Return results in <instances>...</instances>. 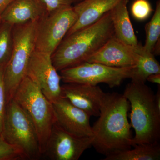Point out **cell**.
<instances>
[{"label": "cell", "instance_id": "obj_1", "mask_svg": "<svg viewBox=\"0 0 160 160\" xmlns=\"http://www.w3.org/2000/svg\"><path fill=\"white\" fill-rule=\"evenodd\" d=\"M130 106L123 94L105 93L98 119L92 126V146L105 156L133 147L131 126L128 121Z\"/></svg>", "mask_w": 160, "mask_h": 160}, {"label": "cell", "instance_id": "obj_2", "mask_svg": "<svg viewBox=\"0 0 160 160\" xmlns=\"http://www.w3.org/2000/svg\"><path fill=\"white\" fill-rule=\"evenodd\" d=\"M114 35L110 11L96 22L65 37L51 55L52 64L60 71L86 62Z\"/></svg>", "mask_w": 160, "mask_h": 160}, {"label": "cell", "instance_id": "obj_3", "mask_svg": "<svg viewBox=\"0 0 160 160\" xmlns=\"http://www.w3.org/2000/svg\"><path fill=\"white\" fill-rule=\"evenodd\" d=\"M123 95L131 108L130 124L135 133L133 147L137 144L160 143V109L152 89L145 83L131 81Z\"/></svg>", "mask_w": 160, "mask_h": 160}, {"label": "cell", "instance_id": "obj_4", "mask_svg": "<svg viewBox=\"0 0 160 160\" xmlns=\"http://www.w3.org/2000/svg\"><path fill=\"white\" fill-rule=\"evenodd\" d=\"M12 99L28 115L33 123L43 155L55 123L52 102L43 94L38 86L26 76L18 86Z\"/></svg>", "mask_w": 160, "mask_h": 160}, {"label": "cell", "instance_id": "obj_5", "mask_svg": "<svg viewBox=\"0 0 160 160\" xmlns=\"http://www.w3.org/2000/svg\"><path fill=\"white\" fill-rule=\"evenodd\" d=\"M1 136L7 142L20 149L26 159L37 160L42 156L33 123L13 99L6 103Z\"/></svg>", "mask_w": 160, "mask_h": 160}, {"label": "cell", "instance_id": "obj_6", "mask_svg": "<svg viewBox=\"0 0 160 160\" xmlns=\"http://www.w3.org/2000/svg\"><path fill=\"white\" fill-rule=\"evenodd\" d=\"M37 22L13 26L12 52L4 69L6 103L12 99L18 86L26 77L28 63L35 49Z\"/></svg>", "mask_w": 160, "mask_h": 160}, {"label": "cell", "instance_id": "obj_7", "mask_svg": "<svg viewBox=\"0 0 160 160\" xmlns=\"http://www.w3.org/2000/svg\"><path fill=\"white\" fill-rule=\"evenodd\" d=\"M77 18L72 6L48 13L37 23L35 49L52 55Z\"/></svg>", "mask_w": 160, "mask_h": 160}, {"label": "cell", "instance_id": "obj_8", "mask_svg": "<svg viewBox=\"0 0 160 160\" xmlns=\"http://www.w3.org/2000/svg\"><path fill=\"white\" fill-rule=\"evenodd\" d=\"M135 67L116 68L86 62L61 70L60 75L61 80L65 83H82L93 86L104 83L112 88L120 86L124 80L131 78Z\"/></svg>", "mask_w": 160, "mask_h": 160}, {"label": "cell", "instance_id": "obj_9", "mask_svg": "<svg viewBox=\"0 0 160 160\" xmlns=\"http://www.w3.org/2000/svg\"><path fill=\"white\" fill-rule=\"evenodd\" d=\"M55 68L51 55L34 49L27 66L26 76L38 86L51 102L62 96L61 78Z\"/></svg>", "mask_w": 160, "mask_h": 160}, {"label": "cell", "instance_id": "obj_10", "mask_svg": "<svg viewBox=\"0 0 160 160\" xmlns=\"http://www.w3.org/2000/svg\"><path fill=\"white\" fill-rule=\"evenodd\" d=\"M93 138L76 136L55 123L43 155L52 160H78L91 147Z\"/></svg>", "mask_w": 160, "mask_h": 160}, {"label": "cell", "instance_id": "obj_11", "mask_svg": "<svg viewBox=\"0 0 160 160\" xmlns=\"http://www.w3.org/2000/svg\"><path fill=\"white\" fill-rule=\"evenodd\" d=\"M55 123L60 127L79 137L93 136L90 116L61 96L52 102Z\"/></svg>", "mask_w": 160, "mask_h": 160}, {"label": "cell", "instance_id": "obj_12", "mask_svg": "<svg viewBox=\"0 0 160 160\" xmlns=\"http://www.w3.org/2000/svg\"><path fill=\"white\" fill-rule=\"evenodd\" d=\"M138 46L126 45L114 35L86 62L116 68L134 67L137 65L139 57Z\"/></svg>", "mask_w": 160, "mask_h": 160}, {"label": "cell", "instance_id": "obj_13", "mask_svg": "<svg viewBox=\"0 0 160 160\" xmlns=\"http://www.w3.org/2000/svg\"><path fill=\"white\" fill-rule=\"evenodd\" d=\"M62 96L90 116L99 117L106 92L100 86L82 83H65L61 86Z\"/></svg>", "mask_w": 160, "mask_h": 160}, {"label": "cell", "instance_id": "obj_14", "mask_svg": "<svg viewBox=\"0 0 160 160\" xmlns=\"http://www.w3.org/2000/svg\"><path fill=\"white\" fill-rule=\"evenodd\" d=\"M48 13L42 0H14L1 15L0 19L14 26L38 22Z\"/></svg>", "mask_w": 160, "mask_h": 160}, {"label": "cell", "instance_id": "obj_15", "mask_svg": "<svg viewBox=\"0 0 160 160\" xmlns=\"http://www.w3.org/2000/svg\"><path fill=\"white\" fill-rule=\"evenodd\" d=\"M122 0H82L73 6L78 18L66 36L96 22Z\"/></svg>", "mask_w": 160, "mask_h": 160}, {"label": "cell", "instance_id": "obj_16", "mask_svg": "<svg viewBox=\"0 0 160 160\" xmlns=\"http://www.w3.org/2000/svg\"><path fill=\"white\" fill-rule=\"evenodd\" d=\"M129 0H122L110 11L114 36L123 43L133 47L138 45L127 9Z\"/></svg>", "mask_w": 160, "mask_h": 160}, {"label": "cell", "instance_id": "obj_17", "mask_svg": "<svg viewBox=\"0 0 160 160\" xmlns=\"http://www.w3.org/2000/svg\"><path fill=\"white\" fill-rule=\"evenodd\" d=\"M160 144H140L127 149L106 156L104 160H158Z\"/></svg>", "mask_w": 160, "mask_h": 160}, {"label": "cell", "instance_id": "obj_18", "mask_svg": "<svg viewBox=\"0 0 160 160\" xmlns=\"http://www.w3.org/2000/svg\"><path fill=\"white\" fill-rule=\"evenodd\" d=\"M138 52L139 55L138 62L135 67L131 81L145 83L150 75L160 73V65L154 55L146 51L140 43L138 47Z\"/></svg>", "mask_w": 160, "mask_h": 160}, {"label": "cell", "instance_id": "obj_19", "mask_svg": "<svg viewBox=\"0 0 160 160\" xmlns=\"http://www.w3.org/2000/svg\"><path fill=\"white\" fill-rule=\"evenodd\" d=\"M13 26L8 23H0V68H5L9 62L13 48Z\"/></svg>", "mask_w": 160, "mask_h": 160}, {"label": "cell", "instance_id": "obj_20", "mask_svg": "<svg viewBox=\"0 0 160 160\" xmlns=\"http://www.w3.org/2000/svg\"><path fill=\"white\" fill-rule=\"evenodd\" d=\"M146 40L143 48L152 53L156 43L160 38V2H156L154 14L151 20L145 26Z\"/></svg>", "mask_w": 160, "mask_h": 160}, {"label": "cell", "instance_id": "obj_21", "mask_svg": "<svg viewBox=\"0 0 160 160\" xmlns=\"http://www.w3.org/2000/svg\"><path fill=\"white\" fill-rule=\"evenodd\" d=\"M26 159L20 149L7 142L0 135V160Z\"/></svg>", "mask_w": 160, "mask_h": 160}, {"label": "cell", "instance_id": "obj_22", "mask_svg": "<svg viewBox=\"0 0 160 160\" xmlns=\"http://www.w3.org/2000/svg\"><path fill=\"white\" fill-rule=\"evenodd\" d=\"M153 10L148 0H135L131 8L132 16L138 21H144L148 18Z\"/></svg>", "mask_w": 160, "mask_h": 160}, {"label": "cell", "instance_id": "obj_23", "mask_svg": "<svg viewBox=\"0 0 160 160\" xmlns=\"http://www.w3.org/2000/svg\"><path fill=\"white\" fill-rule=\"evenodd\" d=\"M4 68H0V135L2 131L6 105V89L4 81Z\"/></svg>", "mask_w": 160, "mask_h": 160}, {"label": "cell", "instance_id": "obj_24", "mask_svg": "<svg viewBox=\"0 0 160 160\" xmlns=\"http://www.w3.org/2000/svg\"><path fill=\"white\" fill-rule=\"evenodd\" d=\"M48 13H51L60 9L72 6L78 0H42Z\"/></svg>", "mask_w": 160, "mask_h": 160}, {"label": "cell", "instance_id": "obj_25", "mask_svg": "<svg viewBox=\"0 0 160 160\" xmlns=\"http://www.w3.org/2000/svg\"><path fill=\"white\" fill-rule=\"evenodd\" d=\"M146 81L158 84V85H160V73L150 75L147 78Z\"/></svg>", "mask_w": 160, "mask_h": 160}, {"label": "cell", "instance_id": "obj_26", "mask_svg": "<svg viewBox=\"0 0 160 160\" xmlns=\"http://www.w3.org/2000/svg\"><path fill=\"white\" fill-rule=\"evenodd\" d=\"M14 0H0V16Z\"/></svg>", "mask_w": 160, "mask_h": 160}, {"label": "cell", "instance_id": "obj_27", "mask_svg": "<svg viewBox=\"0 0 160 160\" xmlns=\"http://www.w3.org/2000/svg\"><path fill=\"white\" fill-rule=\"evenodd\" d=\"M81 1H82V0H78V1H79V2Z\"/></svg>", "mask_w": 160, "mask_h": 160}, {"label": "cell", "instance_id": "obj_28", "mask_svg": "<svg viewBox=\"0 0 160 160\" xmlns=\"http://www.w3.org/2000/svg\"><path fill=\"white\" fill-rule=\"evenodd\" d=\"M1 22H2V21H1V19H0V23Z\"/></svg>", "mask_w": 160, "mask_h": 160}]
</instances>
